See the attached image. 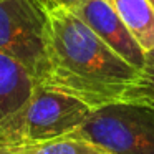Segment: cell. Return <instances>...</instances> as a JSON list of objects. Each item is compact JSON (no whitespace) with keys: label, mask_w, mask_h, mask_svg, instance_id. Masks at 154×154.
<instances>
[{"label":"cell","mask_w":154,"mask_h":154,"mask_svg":"<svg viewBox=\"0 0 154 154\" xmlns=\"http://www.w3.org/2000/svg\"><path fill=\"white\" fill-rule=\"evenodd\" d=\"M139 70L108 47L81 18L63 7H48L45 61L37 85L100 109L129 103Z\"/></svg>","instance_id":"cell-1"},{"label":"cell","mask_w":154,"mask_h":154,"mask_svg":"<svg viewBox=\"0 0 154 154\" xmlns=\"http://www.w3.org/2000/svg\"><path fill=\"white\" fill-rule=\"evenodd\" d=\"M91 111L76 98L35 85L28 101L0 128V146L40 143L66 136Z\"/></svg>","instance_id":"cell-2"},{"label":"cell","mask_w":154,"mask_h":154,"mask_svg":"<svg viewBox=\"0 0 154 154\" xmlns=\"http://www.w3.org/2000/svg\"><path fill=\"white\" fill-rule=\"evenodd\" d=\"M66 136L103 146L113 154H154V109L137 103H116L93 109Z\"/></svg>","instance_id":"cell-3"},{"label":"cell","mask_w":154,"mask_h":154,"mask_svg":"<svg viewBox=\"0 0 154 154\" xmlns=\"http://www.w3.org/2000/svg\"><path fill=\"white\" fill-rule=\"evenodd\" d=\"M48 5L43 0H0V51L40 78L45 61Z\"/></svg>","instance_id":"cell-4"},{"label":"cell","mask_w":154,"mask_h":154,"mask_svg":"<svg viewBox=\"0 0 154 154\" xmlns=\"http://www.w3.org/2000/svg\"><path fill=\"white\" fill-rule=\"evenodd\" d=\"M71 12L129 65L137 70L144 66L146 51L134 40L131 32L114 10L111 0H85Z\"/></svg>","instance_id":"cell-5"},{"label":"cell","mask_w":154,"mask_h":154,"mask_svg":"<svg viewBox=\"0 0 154 154\" xmlns=\"http://www.w3.org/2000/svg\"><path fill=\"white\" fill-rule=\"evenodd\" d=\"M35 90L30 71L0 51V128L28 101Z\"/></svg>","instance_id":"cell-6"},{"label":"cell","mask_w":154,"mask_h":154,"mask_svg":"<svg viewBox=\"0 0 154 154\" xmlns=\"http://www.w3.org/2000/svg\"><path fill=\"white\" fill-rule=\"evenodd\" d=\"M134 40L144 51L154 48V7L149 0H111Z\"/></svg>","instance_id":"cell-7"},{"label":"cell","mask_w":154,"mask_h":154,"mask_svg":"<svg viewBox=\"0 0 154 154\" xmlns=\"http://www.w3.org/2000/svg\"><path fill=\"white\" fill-rule=\"evenodd\" d=\"M0 154H113L103 146L73 136H61L40 143L0 146Z\"/></svg>","instance_id":"cell-8"},{"label":"cell","mask_w":154,"mask_h":154,"mask_svg":"<svg viewBox=\"0 0 154 154\" xmlns=\"http://www.w3.org/2000/svg\"><path fill=\"white\" fill-rule=\"evenodd\" d=\"M129 103L144 104L154 109V48L146 51L144 66L139 70V80L129 96Z\"/></svg>","instance_id":"cell-9"},{"label":"cell","mask_w":154,"mask_h":154,"mask_svg":"<svg viewBox=\"0 0 154 154\" xmlns=\"http://www.w3.org/2000/svg\"><path fill=\"white\" fill-rule=\"evenodd\" d=\"M48 7H63L68 10H75L78 5H81L85 0H43Z\"/></svg>","instance_id":"cell-10"},{"label":"cell","mask_w":154,"mask_h":154,"mask_svg":"<svg viewBox=\"0 0 154 154\" xmlns=\"http://www.w3.org/2000/svg\"><path fill=\"white\" fill-rule=\"evenodd\" d=\"M149 2H151V4H152V7H154V0H149Z\"/></svg>","instance_id":"cell-11"}]
</instances>
